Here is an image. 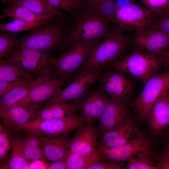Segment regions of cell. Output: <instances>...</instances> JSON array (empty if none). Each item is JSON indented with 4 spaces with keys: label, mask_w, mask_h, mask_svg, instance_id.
I'll use <instances>...</instances> for the list:
<instances>
[{
    "label": "cell",
    "mask_w": 169,
    "mask_h": 169,
    "mask_svg": "<svg viewBox=\"0 0 169 169\" xmlns=\"http://www.w3.org/2000/svg\"><path fill=\"white\" fill-rule=\"evenodd\" d=\"M54 21L29 30L19 38L15 49H29L51 54L64 50L67 47L69 26L61 21Z\"/></svg>",
    "instance_id": "6da1fadb"
},
{
    "label": "cell",
    "mask_w": 169,
    "mask_h": 169,
    "mask_svg": "<svg viewBox=\"0 0 169 169\" xmlns=\"http://www.w3.org/2000/svg\"><path fill=\"white\" fill-rule=\"evenodd\" d=\"M124 32L115 24L102 41L95 47L78 71L104 67L124 59L129 53L131 44L130 40L125 36Z\"/></svg>",
    "instance_id": "7a4b0ae2"
},
{
    "label": "cell",
    "mask_w": 169,
    "mask_h": 169,
    "mask_svg": "<svg viewBox=\"0 0 169 169\" xmlns=\"http://www.w3.org/2000/svg\"><path fill=\"white\" fill-rule=\"evenodd\" d=\"M69 26L67 46L73 41H99L112 30L114 23L103 18L94 9L83 6L71 18Z\"/></svg>",
    "instance_id": "3957f363"
},
{
    "label": "cell",
    "mask_w": 169,
    "mask_h": 169,
    "mask_svg": "<svg viewBox=\"0 0 169 169\" xmlns=\"http://www.w3.org/2000/svg\"><path fill=\"white\" fill-rule=\"evenodd\" d=\"M163 62L161 55L134 49L120 61L105 66L127 73L144 85L150 79L159 74Z\"/></svg>",
    "instance_id": "277c9868"
},
{
    "label": "cell",
    "mask_w": 169,
    "mask_h": 169,
    "mask_svg": "<svg viewBox=\"0 0 169 169\" xmlns=\"http://www.w3.org/2000/svg\"><path fill=\"white\" fill-rule=\"evenodd\" d=\"M102 67L98 86L110 99L128 104L135 92L136 79L123 71L108 66Z\"/></svg>",
    "instance_id": "5b68a950"
},
{
    "label": "cell",
    "mask_w": 169,
    "mask_h": 169,
    "mask_svg": "<svg viewBox=\"0 0 169 169\" xmlns=\"http://www.w3.org/2000/svg\"><path fill=\"white\" fill-rule=\"evenodd\" d=\"M99 41L77 40L72 42L69 48L57 57L52 62L55 73L60 76L71 79L90 55Z\"/></svg>",
    "instance_id": "8992f818"
},
{
    "label": "cell",
    "mask_w": 169,
    "mask_h": 169,
    "mask_svg": "<svg viewBox=\"0 0 169 169\" xmlns=\"http://www.w3.org/2000/svg\"><path fill=\"white\" fill-rule=\"evenodd\" d=\"M139 95L128 105L134 108L136 115L141 120H145L149 109L158 99L169 88V68L150 79L144 85Z\"/></svg>",
    "instance_id": "52a82bcc"
},
{
    "label": "cell",
    "mask_w": 169,
    "mask_h": 169,
    "mask_svg": "<svg viewBox=\"0 0 169 169\" xmlns=\"http://www.w3.org/2000/svg\"><path fill=\"white\" fill-rule=\"evenodd\" d=\"M154 15L151 10L134 2L118 6L114 23L124 32L135 31L150 28Z\"/></svg>",
    "instance_id": "ba28073f"
},
{
    "label": "cell",
    "mask_w": 169,
    "mask_h": 169,
    "mask_svg": "<svg viewBox=\"0 0 169 169\" xmlns=\"http://www.w3.org/2000/svg\"><path fill=\"white\" fill-rule=\"evenodd\" d=\"M102 69L100 67L78 71L74 81L66 88L57 90L47 103L74 101L98 81Z\"/></svg>",
    "instance_id": "9c48e42d"
},
{
    "label": "cell",
    "mask_w": 169,
    "mask_h": 169,
    "mask_svg": "<svg viewBox=\"0 0 169 169\" xmlns=\"http://www.w3.org/2000/svg\"><path fill=\"white\" fill-rule=\"evenodd\" d=\"M52 54L37 50L15 49L7 60L25 69L42 75L54 71Z\"/></svg>",
    "instance_id": "30bf717a"
},
{
    "label": "cell",
    "mask_w": 169,
    "mask_h": 169,
    "mask_svg": "<svg viewBox=\"0 0 169 169\" xmlns=\"http://www.w3.org/2000/svg\"><path fill=\"white\" fill-rule=\"evenodd\" d=\"M110 99L97 86L86 90L73 101L77 115L87 123L100 121L103 110Z\"/></svg>",
    "instance_id": "8fae6325"
},
{
    "label": "cell",
    "mask_w": 169,
    "mask_h": 169,
    "mask_svg": "<svg viewBox=\"0 0 169 169\" xmlns=\"http://www.w3.org/2000/svg\"><path fill=\"white\" fill-rule=\"evenodd\" d=\"M85 124L83 119L75 114L59 119H33L19 126L18 130L23 129L38 134L70 133Z\"/></svg>",
    "instance_id": "7c38bea8"
},
{
    "label": "cell",
    "mask_w": 169,
    "mask_h": 169,
    "mask_svg": "<svg viewBox=\"0 0 169 169\" xmlns=\"http://www.w3.org/2000/svg\"><path fill=\"white\" fill-rule=\"evenodd\" d=\"M100 148L102 152L104 161L115 163L127 161L131 157H145L150 155L151 151L149 143L142 134L125 144L108 148Z\"/></svg>",
    "instance_id": "4fadbf2b"
},
{
    "label": "cell",
    "mask_w": 169,
    "mask_h": 169,
    "mask_svg": "<svg viewBox=\"0 0 169 169\" xmlns=\"http://www.w3.org/2000/svg\"><path fill=\"white\" fill-rule=\"evenodd\" d=\"M70 79L57 75L54 71L44 81L34 88L25 97L15 105L31 110L39 109V105L54 95L56 91Z\"/></svg>",
    "instance_id": "5bb4252c"
},
{
    "label": "cell",
    "mask_w": 169,
    "mask_h": 169,
    "mask_svg": "<svg viewBox=\"0 0 169 169\" xmlns=\"http://www.w3.org/2000/svg\"><path fill=\"white\" fill-rule=\"evenodd\" d=\"M131 44L134 49L154 55H160L169 47V35L151 28L134 31Z\"/></svg>",
    "instance_id": "9a60e30c"
},
{
    "label": "cell",
    "mask_w": 169,
    "mask_h": 169,
    "mask_svg": "<svg viewBox=\"0 0 169 169\" xmlns=\"http://www.w3.org/2000/svg\"><path fill=\"white\" fill-rule=\"evenodd\" d=\"M127 103L110 99L105 105L100 120L99 136L117 129L131 119Z\"/></svg>",
    "instance_id": "2e32d148"
},
{
    "label": "cell",
    "mask_w": 169,
    "mask_h": 169,
    "mask_svg": "<svg viewBox=\"0 0 169 169\" xmlns=\"http://www.w3.org/2000/svg\"><path fill=\"white\" fill-rule=\"evenodd\" d=\"M150 131L154 135H160L169 127V88L156 100L146 116Z\"/></svg>",
    "instance_id": "e0dca14e"
},
{
    "label": "cell",
    "mask_w": 169,
    "mask_h": 169,
    "mask_svg": "<svg viewBox=\"0 0 169 169\" xmlns=\"http://www.w3.org/2000/svg\"><path fill=\"white\" fill-rule=\"evenodd\" d=\"M69 133L48 134L45 136L41 134V146L47 162L56 161L68 154L72 140Z\"/></svg>",
    "instance_id": "ac0fdd59"
},
{
    "label": "cell",
    "mask_w": 169,
    "mask_h": 169,
    "mask_svg": "<svg viewBox=\"0 0 169 169\" xmlns=\"http://www.w3.org/2000/svg\"><path fill=\"white\" fill-rule=\"evenodd\" d=\"M72 139L69 151L80 154L89 153L96 148L99 136L93 123H87L78 128Z\"/></svg>",
    "instance_id": "d6986e66"
},
{
    "label": "cell",
    "mask_w": 169,
    "mask_h": 169,
    "mask_svg": "<svg viewBox=\"0 0 169 169\" xmlns=\"http://www.w3.org/2000/svg\"><path fill=\"white\" fill-rule=\"evenodd\" d=\"M77 111L76 105L74 102H46L43 108L34 111L32 119H61L74 115Z\"/></svg>",
    "instance_id": "ffe728a7"
},
{
    "label": "cell",
    "mask_w": 169,
    "mask_h": 169,
    "mask_svg": "<svg viewBox=\"0 0 169 169\" xmlns=\"http://www.w3.org/2000/svg\"><path fill=\"white\" fill-rule=\"evenodd\" d=\"M35 111L14 105L0 109V117L7 128L18 130L19 126L33 119Z\"/></svg>",
    "instance_id": "44dd1931"
},
{
    "label": "cell",
    "mask_w": 169,
    "mask_h": 169,
    "mask_svg": "<svg viewBox=\"0 0 169 169\" xmlns=\"http://www.w3.org/2000/svg\"><path fill=\"white\" fill-rule=\"evenodd\" d=\"M40 75L9 62L0 59V80L22 84L30 82Z\"/></svg>",
    "instance_id": "7402d4cb"
},
{
    "label": "cell",
    "mask_w": 169,
    "mask_h": 169,
    "mask_svg": "<svg viewBox=\"0 0 169 169\" xmlns=\"http://www.w3.org/2000/svg\"><path fill=\"white\" fill-rule=\"evenodd\" d=\"M54 72L40 75L35 80L17 86L0 99V109L13 105L26 97L35 87L45 80Z\"/></svg>",
    "instance_id": "603a6c76"
},
{
    "label": "cell",
    "mask_w": 169,
    "mask_h": 169,
    "mask_svg": "<svg viewBox=\"0 0 169 169\" xmlns=\"http://www.w3.org/2000/svg\"><path fill=\"white\" fill-rule=\"evenodd\" d=\"M6 18L14 19H20L28 22L44 24L59 19L54 17L44 16L36 14L23 6L12 5L2 11L0 19Z\"/></svg>",
    "instance_id": "cb8c5ba5"
},
{
    "label": "cell",
    "mask_w": 169,
    "mask_h": 169,
    "mask_svg": "<svg viewBox=\"0 0 169 169\" xmlns=\"http://www.w3.org/2000/svg\"><path fill=\"white\" fill-rule=\"evenodd\" d=\"M68 169H87L90 166L104 161L101 150L96 148L87 154H80L69 151L66 158Z\"/></svg>",
    "instance_id": "d4e9b609"
},
{
    "label": "cell",
    "mask_w": 169,
    "mask_h": 169,
    "mask_svg": "<svg viewBox=\"0 0 169 169\" xmlns=\"http://www.w3.org/2000/svg\"><path fill=\"white\" fill-rule=\"evenodd\" d=\"M27 131L28 133L22 137L23 150L25 157L29 161H40L47 162L41 146V134Z\"/></svg>",
    "instance_id": "484cf974"
},
{
    "label": "cell",
    "mask_w": 169,
    "mask_h": 169,
    "mask_svg": "<svg viewBox=\"0 0 169 169\" xmlns=\"http://www.w3.org/2000/svg\"><path fill=\"white\" fill-rule=\"evenodd\" d=\"M12 4L23 6L40 15L59 19L64 18L65 16L64 13L51 7L47 0H16Z\"/></svg>",
    "instance_id": "4316f807"
},
{
    "label": "cell",
    "mask_w": 169,
    "mask_h": 169,
    "mask_svg": "<svg viewBox=\"0 0 169 169\" xmlns=\"http://www.w3.org/2000/svg\"><path fill=\"white\" fill-rule=\"evenodd\" d=\"M11 138L12 142L11 153L8 162L11 169H27L30 167L29 161L25 157L23 150L22 137Z\"/></svg>",
    "instance_id": "83f0119b"
},
{
    "label": "cell",
    "mask_w": 169,
    "mask_h": 169,
    "mask_svg": "<svg viewBox=\"0 0 169 169\" xmlns=\"http://www.w3.org/2000/svg\"><path fill=\"white\" fill-rule=\"evenodd\" d=\"M141 134L132 122L126 130L116 137L102 143L97 144L96 147L102 149L119 146L135 139Z\"/></svg>",
    "instance_id": "f1b7e54d"
},
{
    "label": "cell",
    "mask_w": 169,
    "mask_h": 169,
    "mask_svg": "<svg viewBox=\"0 0 169 169\" xmlns=\"http://www.w3.org/2000/svg\"><path fill=\"white\" fill-rule=\"evenodd\" d=\"M87 7L95 9L106 20L114 23V20L118 7L114 0H102L93 6Z\"/></svg>",
    "instance_id": "f546056e"
},
{
    "label": "cell",
    "mask_w": 169,
    "mask_h": 169,
    "mask_svg": "<svg viewBox=\"0 0 169 169\" xmlns=\"http://www.w3.org/2000/svg\"><path fill=\"white\" fill-rule=\"evenodd\" d=\"M16 33L0 31V59L16 49L18 41Z\"/></svg>",
    "instance_id": "4dcf8cb0"
},
{
    "label": "cell",
    "mask_w": 169,
    "mask_h": 169,
    "mask_svg": "<svg viewBox=\"0 0 169 169\" xmlns=\"http://www.w3.org/2000/svg\"><path fill=\"white\" fill-rule=\"evenodd\" d=\"M41 24L28 22L20 19H14L8 23L0 24V31L17 33L26 30H29Z\"/></svg>",
    "instance_id": "1f68e13d"
},
{
    "label": "cell",
    "mask_w": 169,
    "mask_h": 169,
    "mask_svg": "<svg viewBox=\"0 0 169 169\" xmlns=\"http://www.w3.org/2000/svg\"><path fill=\"white\" fill-rule=\"evenodd\" d=\"M124 169H156V166L150 155L142 157H131L126 161Z\"/></svg>",
    "instance_id": "d6a6232c"
},
{
    "label": "cell",
    "mask_w": 169,
    "mask_h": 169,
    "mask_svg": "<svg viewBox=\"0 0 169 169\" xmlns=\"http://www.w3.org/2000/svg\"><path fill=\"white\" fill-rule=\"evenodd\" d=\"M49 4L56 9H62L69 14L71 18L81 8L72 0H47Z\"/></svg>",
    "instance_id": "836d02e7"
},
{
    "label": "cell",
    "mask_w": 169,
    "mask_h": 169,
    "mask_svg": "<svg viewBox=\"0 0 169 169\" xmlns=\"http://www.w3.org/2000/svg\"><path fill=\"white\" fill-rule=\"evenodd\" d=\"M12 147L11 136L8 128L0 125V160L5 159Z\"/></svg>",
    "instance_id": "e575fe53"
},
{
    "label": "cell",
    "mask_w": 169,
    "mask_h": 169,
    "mask_svg": "<svg viewBox=\"0 0 169 169\" xmlns=\"http://www.w3.org/2000/svg\"><path fill=\"white\" fill-rule=\"evenodd\" d=\"M145 7L151 10L154 15H159L169 3V0H141Z\"/></svg>",
    "instance_id": "d590c367"
},
{
    "label": "cell",
    "mask_w": 169,
    "mask_h": 169,
    "mask_svg": "<svg viewBox=\"0 0 169 169\" xmlns=\"http://www.w3.org/2000/svg\"><path fill=\"white\" fill-rule=\"evenodd\" d=\"M150 28L163 32L169 35V18H160L153 19Z\"/></svg>",
    "instance_id": "8d00e7d4"
},
{
    "label": "cell",
    "mask_w": 169,
    "mask_h": 169,
    "mask_svg": "<svg viewBox=\"0 0 169 169\" xmlns=\"http://www.w3.org/2000/svg\"><path fill=\"white\" fill-rule=\"evenodd\" d=\"M123 164L121 163H115L102 161L89 166L87 169H121Z\"/></svg>",
    "instance_id": "74e56055"
},
{
    "label": "cell",
    "mask_w": 169,
    "mask_h": 169,
    "mask_svg": "<svg viewBox=\"0 0 169 169\" xmlns=\"http://www.w3.org/2000/svg\"><path fill=\"white\" fill-rule=\"evenodd\" d=\"M22 84L18 82L0 80V99L11 90Z\"/></svg>",
    "instance_id": "f35d334b"
},
{
    "label": "cell",
    "mask_w": 169,
    "mask_h": 169,
    "mask_svg": "<svg viewBox=\"0 0 169 169\" xmlns=\"http://www.w3.org/2000/svg\"><path fill=\"white\" fill-rule=\"evenodd\" d=\"M67 155L59 160L52 162L48 166L47 168L48 169H68L66 161Z\"/></svg>",
    "instance_id": "ab89813d"
},
{
    "label": "cell",
    "mask_w": 169,
    "mask_h": 169,
    "mask_svg": "<svg viewBox=\"0 0 169 169\" xmlns=\"http://www.w3.org/2000/svg\"><path fill=\"white\" fill-rule=\"evenodd\" d=\"M156 166L158 169H169V157L164 153Z\"/></svg>",
    "instance_id": "60d3db41"
},
{
    "label": "cell",
    "mask_w": 169,
    "mask_h": 169,
    "mask_svg": "<svg viewBox=\"0 0 169 169\" xmlns=\"http://www.w3.org/2000/svg\"><path fill=\"white\" fill-rule=\"evenodd\" d=\"M160 55L163 58L162 64L166 68H169V49L162 52Z\"/></svg>",
    "instance_id": "b9f144b4"
},
{
    "label": "cell",
    "mask_w": 169,
    "mask_h": 169,
    "mask_svg": "<svg viewBox=\"0 0 169 169\" xmlns=\"http://www.w3.org/2000/svg\"><path fill=\"white\" fill-rule=\"evenodd\" d=\"M160 18H169V3L163 10L159 15Z\"/></svg>",
    "instance_id": "7bdbcfd3"
},
{
    "label": "cell",
    "mask_w": 169,
    "mask_h": 169,
    "mask_svg": "<svg viewBox=\"0 0 169 169\" xmlns=\"http://www.w3.org/2000/svg\"><path fill=\"white\" fill-rule=\"evenodd\" d=\"M102 0H83V6H91Z\"/></svg>",
    "instance_id": "ee69618b"
},
{
    "label": "cell",
    "mask_w": 169,
    "mask_h": 169,
    "mask_svg": "<svg viewBox=\"0 0 169 169\" xmlns=\"http://www.w3.org/2000/svg\"><path fill=\"white\" fill-rule=\"evenodd\" d=\"M74 3L78 5L80 8L83 7V0H72Z\"/></svg>",
    "instance_id": "f6af8a7d"
},
{
    "label": "cell",
    "mask_w": 169,
    "mask_h": 169,
    "mask_svg": "<svg viewBox=\"0 0 169 169\" xmlns=\"http://www.w3.org/2000/svg\"><path fill=\"white\" fill-rule=\"evenodd\" d=\"M16 0H1V2L3 4L5 3H12Z\"/></svg>",
    "instance_id": "bcb514c9"
},
{
    "label": "cell",
    "mask_w": 169,
    "mask_h": 169,
    "mask_svg": "<svg viewBox=\"0 0 169 169\" xmlns=\"http://www.w3.org/2000/svg\"><path fill=\"white\" fill-rule=\"evenodd\" d=\"M164 154L169 157V146L166 149Z\"/></svg>",
    "instance_id": "7dc6e473"
},
{
    "label": "cell",
    "mask_w": 169,
    "mask_h": 169,
    "mask_svg": "<svg viewBox=\"0 0 169 169\" xmlns=\"http://www.w3.org/2000/svg\"><path fill=\"white\" fill-rule=\"evenodd\" d=\"M168 142H169V141H168Z\"/></svg>",
    "instance_id": "c3c4849f"
}]
</instances>
